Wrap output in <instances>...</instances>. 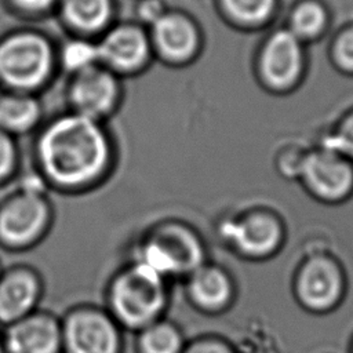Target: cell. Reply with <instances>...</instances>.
Returning <instances> with one entry per match:
<instances>
[{
    "instance_id": "cell-13",
    "label": "cell",
    "mask_w": 353,
    "mask_h": 353,
    "mask_svg": "<svg viewBox=\"0 0 353 353\" xmlns=\"http://www.w3.org/2000/svg\"><path fill=\"white\" fill-rule=\"evenodd\" d=\"M222 236L248 258H266L280 245V222L268 212H251L222 226Z\"/></svg>"
},
{
    "instance_id": "cell-9",
    "label": "cell",
    "mask_w": 353,
    "mask_h": 353,
    "mask_svg": "<svg viewBox=\"0 0 353 353\" xmlns=\"http://www.w3.org/2000/svg\"><path fill=\"white\" fill-rule=\"evenodd\" d=\"M156 61L179 68L193 61L200 50L201 36L197 23L186 12L168 8L148 28Z\"/></svg>"
},
{
    "instance_id": "cell-6",
    "label": "cell",
    "mask_w": 353,
    "mask_h": 353,
    "mask_svg": "<svg viewBox=\"0 0 353 353\" xmlns=\"http://www.w3.org/2000/svg\"><path fill=\"white\" fill-rule=\"evenodd\" d=\"M62 353H121V327L106 309L83 305L61 320Z\"/></svg>"
},
{
    "instance_id": "cell-15",
    "label": "cell",
    "mask_w": 353,
    "mask_h": 353,
    "mask_svg": "<svg viewBox=\"0 0 353 353\" xmlns=\"http://www.w3.org/2000/svg\"><path fill=\"white\" fill-rule=\"evenodd\" d=\"M116 0H58L55 14L73 36L97 39L116 22Z\"/></svg>"
},
{
    "instance_id": "cell-10",
    "label": "cell",
    "mask_w": 353,
    "mask_h": 353,
    "mask_svg": "<svg viewBox=\"0 0 353 353\" xmlns=\"http://www.w3.org/2000/svg\"><path fill=\"white\" fill-rule=\"evenodd\" d=\"M301 176L320 200L335 203L353 190V168L346 157L321 148L305 156Z\"/></svg>"
},
{
    "instance_id": "cell-14",
    "label": "cell",
    "mask_w": 353,
    "mask_h": 353,
    "mask_svg": "<svg viewBox=\"0 0 353 353\" xmlns=\"http://www.w3.org/2000/svg\"><path fill=\"white\" fill-rule=\"evenodd\" d=\"M43 295L40 274L29 266H14L0 276V324L8 325L37 310Z\"/></svg>"
},
{
    "instance_id": "cell-26",
    "label": "cell",
    "mask_w": 353,
    "mask_h": 353,
    "mask_svg": "<svg viewBox=\"0 0 353 353\" xmlns=\"http://www.w3.org/2000/svg\"><path fill=\"white\" fill-rule=\"evenodd\" d=\"M170 7L165 0H137L134 6L132 21L141 23L146 29L156 22Z\"/></svg>"
},
{
    "instance_id": "cell-28",
    "label": "cell",
    "mask_w": 353,
    "mask_h": 353,
    "mask_svg": "<svg viewBox=\"0 0 353 353\" xmlns=\"http://www.w3.org/2000/svg\"><path fill=\"white\" fill-rule=\"evenodd\" d=\"M182 353H233V350L218 339H200L185 345Z\"/></svg>"
},
{
    "instance_id": "cell-16",
    "label": "cell",
    "mask_w": 353,
    "mask_h": 353,
    "mask_svg": "<svg viewBox=\"0 0 353 353\" xmlns=\"http://www.w3.org/2000/svg\"><path fill=\"white\" fill-rule=\"evenodd\" d=\"M299 41L290 30L277 32L268 40L262 51L261 70L270 85L288 87L299 76L302 66Z\"/></svg>"
},
{
    "instance_id": "cell-19",
    "label": "cell",
    "mask_w": 353,
    "mask_h": 353,
    "mask_svg": "<svg viewBox=\"0 0 353 353\" xmlns=\"http://www.w3.org/2000/svg\"><path fill=\"white\" fill-rule=\"evenodd\" d=\"M58 69L68 76L80 73L99 63L97 39L69 34L59 46H57Z\"/></svg>"
},
{
    "instance_id": "cell-29",
    "label": "cell",
    "mask_w": 353,
    "mask_h": 353,
    "mask_svg": "<svg viewBox=\"0 0 353 353\" xmlns=\"http://www.w3.org/2000/svg\"><path fill=\"white\" fill-rule=\"evenodd\" d=\"M0 353H6V350H4V343H3V335H1V332H0Z\"/></svg>"
},
{
    "instance_id": "cell-1",
    "label": "cell",
    "mask_w": 353,
    "mask_h": 353,
    "mask_svg": "<svg viewBox=\"0 0 353 353\" xmlns=\"http://www.w3.org/2000/svg\"><path fill=\"white\" fill-rule=\"evenodd\" d=\"M114 142L105 123L66 110L43 123L34 142L37 170L48 186L87 190L103 181L114 161Z\"/></svg>"
},
{
    "instance_id": "cell-11",
    "label": "cell",
    "mask_w": 353,
    "mask_h": 353,
    "mask_svg": "<svg viewBox=\"0 0 353 353\" xmlns=\"http://www.w3.org/2000/svg\"><path fill=\"white\" fill-rule=\"evenodd\" d=\"M298 299L313 312L334 307L343 292V276L328 256H312L299 269L295 284Z\"/></svg>"
},
{
    "instance_id": "cell-25",
    "label": "cell",
    "mask_w": 353,
    "mask_h": 353,
    "mask_svg": "<svg viewBox=\"0 0 353 353\" xmlns=\"http://www.w3.org/2000/svg\"><path fill=\"white\" fill-rule=\"evenodd\" d=\"M4 3L17 15L37 19L55 12L58 0H4Z\"/></svg>"
},
{
    "instance_id": "cell-3",
    "label": "cell",
    "mask_w": 353,
    "mask_h": 353,
    "mask_svg": "<svg viewBox=\"0 0 353 353\" xmlns=\"http://www.w3.org/2000/svg\"><path fill=\"white\" fill-rule=\"evenodd\" d=\"M168 281L131 261L110 280L106 292L108 312L121 328L139 332L163 319L168 305Z\"/></svg>"
},
{
    "instance_id": "cell-5",
    "label": "cell",
    "mask_w": 353,
    "mask_h": 353,
    "mask_svg": "<svg viewBox=\"0 0 353 353\" xmlns=\"http://www.w3.org/2000/svg\"><path fill=\"white\" fill-rule=\"evenodd\" d=\"M51 221L47 193L17 188L0 203V244L11 250L29 248L48 232Z\"/></svg>"
},
{
    "instance_id": "cell-17",
    "label": "cell",
    "mask_w": 353,
    "mask_h": 353,
    "mask_svg": "<svg viewBox=\"0 0 353 353\" xmlns=\"http://www.w3.org/2000/svg\"><path fill=\"white\" fill-rule=\"evenodd\" d=\"M186 290L193 305L208 313L225 309L233 295L229 276L221 268L205 263L186 277Z\"/></svg>"
},
{
    "instance_id": "cell-30",
    "label": "cell",
    "mask_w": 353,
    "mask_h": 353,
    "mask_svg": "<svg viewBox=\"0 0 353 353\" xmlns=\"http://www.w3.org/2000/svg\"><path fill=\"white\" fill-rule=\"evenodd\" d=\"M1 273H3V268H1V263H0V276H1Z\"/></svg>"
},
{
    "instance_id": "cell-8",
    "label": "cell",
    "mask_w": 353,
    "mask_h": 353,
    "mask_svg": "<svg viewBox=\"0 0 353 353\" xmlns=\"http://www.w3.org/2000/svg\"><path fill=\"white\" fill-rule=\"evenodd\" d=\"M65 95L70 112L106 123L121 106L123 79L98 63L69 76Z\"/></svg>"
},
{
    "instance_id": "cell-4",
    "label": "cell",
    "mask_w": 353,
    "mask_h": 353,
    "mask_svg": "<svg viewBox=\"0 0 353 353\" xmlns=\"http://www.w3.org/2000/svg\"><path fill=\"white\" fill-rule=\"evenodd\" d=\"M197 236L178 222H160L145 234L137 247V261L167 281L188 277L204 261Z\"/></svg>"
},
{
    "instance_id": "cell-27",
    "label": "cell",
    "mask_w": 353,
    "mask_h": 353,
    "mask_svg": "<svg viewBox=\"0 0 353 353\" xmlns=\"http://www.w3.org/2000/svg\"><path fill=\"white\" fill-rule=\"evenodd\" d=\"M335 58L347 70H353V28L343 32L335 44Z\"/></svg>"
},
{
    "instance_id": "cell-22",
    "label": "cell",
    "mask_w": 353,
    "mask_h": 353,
    "mask_svg": "<svg viewBox=\"0 0 353 353\" xmlns=\"http://www.w3.org/2000/svg\"><path fill=\"white\" fill-rule=\"evenodd\" d=\"M276 0H221L222 8L237 22L256 25L266 21L273 10Z\"/></svg>"
},
{
    "instance_id": "cell-2",
    "label": "cell",
    "mask_w": 353,
    "mask_h": 353,
    "mask_svg": "<svg viewBox=\"0 0 353 353\" xmlns=\"http://www.w3.org/2000/svg\"><path fill=\"white\" fill-rule=\"evenodd\" d=\"M58 70L57 44L33 28H21L0 37V88L39 94Z\"/></svg>"
},
{
    "instance_id": "cell-21",
    "label": "cell",
    "mask_w": 353,
    "mask_h": 353,
    "mask_svg": "<svg viewBox=\"0 0 353 353\" xmlns=\"http://www.w3.org/2000/svg\"><path fill=\"white\" fill-rule=\"evenodd\" d=\"M325 11L314 1L299 4L291 15L290 32L298 39H310L317 36L325 25Z\"/></svg>"
},
{
    "instance_id": "cell-12",
    "label": "cell",
    "mask_w": 353,
    "mask_h": 353,
    "mask_svg": "<svg viewBox=\"0 0 353 353\" xmlns=\"http://www.w3.org/2000/svg\"><path fill=\"white\" fill-rule=\"evenodd\" d=\"M1 335L6 353H62L61 320L48 312L34 310Z\"/></svg>"
},
{
    "instance_id": "cell-20",
    "label": "cell",
    "mask_w": 353,
    "mask_h": 353,
    "mask_svg": "<svg viewBox=\"0 0 353 353\" xmlns=\"http://www.w3.org/2000/svg\"><path fill=\"white\" fill-rule=\"evenodd\" d=\"M138 353H182L185 339L172 321L160 319L137 332Z\"/></svg>"
},
{
    "instance_id": "cell-23",
    "label": "cell",
    "mask_w": 353,
    "mask_h": 353,
    "mask_svg": "<svg viewBox=\"0 0 353 353\" xmlns=\"http://www.w3.org/2000/svg\"><path fill=\"white\" fill-rule=\"evenodd\" d=\"M19 161V152L15 137L0 130V183L10 179Z\"/></svg>"
},
{
    "instance_id": "cell-18",
    "label": "cell",
    "mask_w": 353,
    "mask_h": 353,
    "mask_svg": "<svg viewBox=\"0 0 353 353\" xmlns=\"http://www.w3.org/2000/svg\"><path fill=\"white\" fill-rule=\"evenodd\" d=\"M43 124V103L37 94L0 91V130L12 135H26Z\"/></svg>"
},
{
    "instance_id": "cell-24",
    "label": "cell",
    "mask_w": 353,
    "mask_h": 353,
    "mask_svg": "<svg viewBox=\"0 0 353 353\" xmlns=\"http://www.w3.org/2000/svg\"><path fill=\"white\" fill-rule=\"evenodd\" d=\"M343 157L353 159V113L349 114L339 128L327 138L323 146Z\"/></svg>"
},
{
    "instance_id": "cell-7",
    "label": "cell",
    "mask_w": 353,
    "mask_h": 353,
    "mask_svg": "<svg viewBox=\"0 0 353 353\" xmlns=\"http://www.w3.org/2000/svg\"><path fill=\"white\" fill-rule=\"evenodd\" d=\"M99 63L123 80L142 74L154 61L148 29L135 21H116L97 37Z\"/></svg>"
}]
</instances>
